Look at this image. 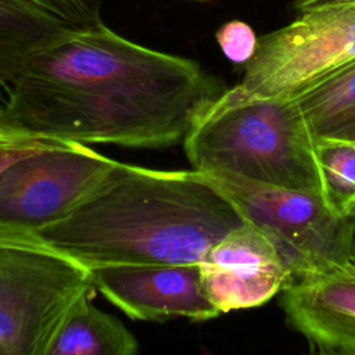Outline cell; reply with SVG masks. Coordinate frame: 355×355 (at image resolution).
Returning a JSON list of instances; mask_svg holds the SVG:
<instances>
[{
	"label": "cell",
	"mask_w": 355,
	"mask_h": 355,
	"mask_svg": "<svg viewBox=\"0 0 355 355\" xmlns=\"http://www.w3.org/2000/svg\"><path fill=\"white\" fill-rule=\"evenodd\" d=\"M197 61L137 44L103 21L33 54L4 90L18 126L60 141L166 148L225 90Z\"/></svg>",
	"instance_id": "obj_1"
},
{
	"label": "cell",
	"mask_w": 355,
	"mask_h": 355,
	"mask_svg": "<svg viewBox=\"0 0 355 355\" xmlns=\"http://www.w3.org/2000/svg\"><path fill=\"white\" fill-rule=\"evenodd\" d=\"M245 220L196 169H153L115 161L64 218L25 239L87 269L105 265L198 263Z\"/></svg>",
	"instance_id": "obj_2"
},
{
	"label": "cell",
	"mask_w": 355,
	"mask_h": 355,
	"mask_svg": "<svg viewBox=\"0 0 355 355\" xmlns=\"http://www.w3.org/2000/svg\"><path fill=\"white\" fill-rule=\"evenodd\" d=\"M318 139L293 97L226 87L183 140L193 169L315 193L324 198Z\"/></svg>",
	"instance_id": "obj_3"
},
{
	"label": "cell",
	"mask_w": 355,
	"mask_h": 355,
	"mask_svg": "<svg viewBox=\"0 0 355 355\" xmlns=\"http://www.w3.org/2000/svg\"><path fill=\"white\" fill-rule=\"evenodd\" d=\"M90 270L33 239L0 237V355H46Z\"/></svg>",
	"instance_id": "obj_4"
},
{
	"label": "cell",
	"mask_w": 355,
	"mask_h": 355,
	"mask_svg": "<svg viewBox=\"0 0 355 355\" xmlns=\"http://www.w3.org/2000/svg\"><path fill=\"white\" fill-rule=\"evenodd\" d=\"M204 175L245 222L272 239L294 277L348 261L355 245V218L336 214L323 197L227 173Z\"/></svg>",
	"instance_id": "obj_5"
},
{
	"label": "cell",
	"mask_w": 355,
	"mask_h": 355,
	"mask_svg": "<svg viewBox=\"0 0 355 355\" xmlns=\"http://www.w3.org/2000/svg\"><path fill=\"white\" fill-rule=\"evenodd\" d=\"M115 161L76 141L14 159L0 171V237L25 239L64 218Z\"/></svg>",
	"instance_id": "obj_6"
},
{
	"label": "cell",
	"mask_w": 355,
	"mask_h": 355,
	"mask_svg": "<svg viewBox=\"0 0 355 355\" xmlns=\"http://www.w3.org/2000/svg\"><path fill=\"white\" fill-rule=\"evenodd\" d=\"M355 58V1L300 12L258 37L239 85L261 97H293Z\"/></svg>",
	"instance_id": "obj_7"
},
{
	"label": "cell",
	"mask_w": 355,
	"mask_h": 355,
	"mask_svg": "<svg viewBox=\"0 0 355 355\" xmlns=\"http://www.w3.org/2000/svg\"><path fill=\"white\" fill-rule=\"evenodd\" d=\"M198 268L202 290L220 313L263 305L294 277L272 239L248 222L211 245Z\"/></svg>",
	"instance_id": "obj_8"
},
{
	"label": "cell",
	"mask_w": 355,
	"mask_h": 355,
	"mask_svg": "<svg viewBox=\"0 0 355 355\" xmlns=\"http://www.w3.org/2000/svg\"><path fill=\"white\" fill-rule=\"evenodd\" d=\"M89 270L96 290L130 319L205 322L220 315L202 290L198 263L105 265Z\"/></svg>",
	"instance_id": "obj_9"
},
{
	"label": "cell",
	"mask_w": 355,
	"mask_h": 355,
	"mask_svg": "<svg viewBox=\"0 0 355 355\" xmlns=\"http://www.w3.org/2000/svg\"><path fill=\"white\" fill-rule=\"evenodd\" d=\"M280 305L313 352L355 355V265L349 261L293 277Z\"/></svg>",
	"instance_id": "obj_10"
},
{
	"label": "cell",
	"mask_w": 355,
	"mask_h": 355,
	"mask_svg": "<svg viewBox=\"0 0 355 355\" xmlns=\"http://www.w3.org/2000/svg\"><path fill=\"white\" fill-rule=\"evenodd\" d=\"M72 28L32 0H0V89L12 83L33 54Z\"/></svg>",
	"instance_id": "obj_11"
},
{
	"label": "cell",
	"mask_w": 355,
	"mask_h": 355,
	"mask_svg": "<svg viewBox=\"0 0 355 355\" xmlns=\"http://www.w3.org/2000/svg\"><path fill=\"white\" fill-rule=\"evenodd\" d=\"M96 291L82 294L64 315L46 355H135L139 343L115 316L93 304Z\"/></svg>",
	"instance_id": "obj_12"
},
{
	"label": "cell",
	"mask_w": 355,
	"mask_h": 355,
	"mask_svg": "<svg viewBox=\"0 0 355 355\" xmlns=\"http://www.w3.org/2000/svg\"><path fill=\"white\" fill-rule=\"evenodd\" d=\"M293 98L316 139L333 135L355 111V58L326 73Z\"/></svg>",
	"instance_id": "obj_13"
},
{
	"label": "cell",
	"mask_w": 355,
	"mask_h": 355,
	"mask_svg": "<svg viewBox=\"0 0 355 355\" xmlns=\"http://www.w3.org/2000/svg\"><path fill=\"white\" fill-rule=\"evenodd\" d=\"M316 150L327 205L355 218V140L324 136L318 139Z\"/></svg>",
	"instance_id": "obj_14"
},
{
	"label": "cell",
	"mask_w": 355,
	"mask_h": 355,
	"mask_svg": "<svg viewBox=\"0 0 355 355\" xmlns=\"http://www.w3.org/2000/svg\"><path fill=\"white\" fill-rule=\"evenodd\" d=\"M60 140L44 139L12 122L4 104H0V171L14 159L57 144Z\"/></svg>",
	"instance_id": "obj_15"
},
{
	"label": "cell",
	"mask_w": 355,
	"mask_h": 355,
	"mask_svg": "<svg viewBox=\"0 0 355 355\" xmlns=\"http://www.w3.org/2000/svg\"><path fill=\"white\" fill-rule=\"evenodd\" d=\"M216 43L227 60L234 64H247L258 46L254 29L243 21H229L223 24L216 35Z\"/></svg>",
	"instance_id": "obj_16"
},
{
	"label": "cell",
	"mask_w": 355,
	"mask_h": 355,
	"mask_svg": "<svg viewBox=\"0 0 355 355\" xmlns=\"http://www.w3.org/2000/svg\"><path fill=\"white\" fill-rule=\"evenodd\" d=\"M37 6L75 25L90 26L101 22L96 0H32Z\"/></svg>",
	"instance_id": "obj_17"
},
{
	"label": "cell",
	"mask_w": 355,
	"mask_h": 355,
	"mask_svg": "<svg viewBox=\"0 0 355 355\" xmlns=\"http://www.w3.org/2000/svg\"><path fill=\"white\" fill-rule=\"evenodd\" d=\"M330 136L355 140V111H352Z\"/></svg>",
	"instance_id": "obj_18"
},
{
	"label": "cell",
	"mask_w": 355,
	"mask_h": 355,
	"mask_svg": "<svg viewBox=\"0 0 355 355\" xmlns=\"http://www.w3.org/2000/svg\"><path fill=\"white\" fill-rule=\"evenodd\" d=\"M355 0H297L295 1V8L302 12L324 6H331V4H340V3H354Z\"/></svg>",
	"instance_id": "obj_19"
},
{
	"label": "cell",
	"mask_w": 355,
	"mask_h": 355,
	"mask_svg": "<svg viewBox=\"0 0 355 355\" xmlns=\"http://www.w3.org/2000/svg\"><path fill=\"white\" fill-rule=\"evenodd\" d=\"M348 261H349L352 265H355V245H354V248H352V251H351V254H349Z\"/></svg>",
	"instance_id": "obj_20"
},
{
	"label": "cell",
	"mask_w": 355,
	"mask_h": 355,
	"mask_svg": "<svg viewBox=\"0 0 355 355\" xmlns=\"http://www.w3.org/2000/svg\"><path fill=\"white\" fill-rule=\"evenodd\" d=\"M198 1H208V0H198Z\"/></svg>",
	"instance_id": "obj_21"
},
{
	"label": "cell",
	"mask_w": 355,
	"mask_h": 355,
	"mask_svg": "<svg viewBox=\"0 0 355 355\" xmlns=\"http://www.w3.org/2000/svg\"><path fill=\"white\" fill-rule=\"evenodd\" d=\"M0 90H1V89H0Z\"/></svg>",
	"instance_id": "obj_22"
}]
</instances>
